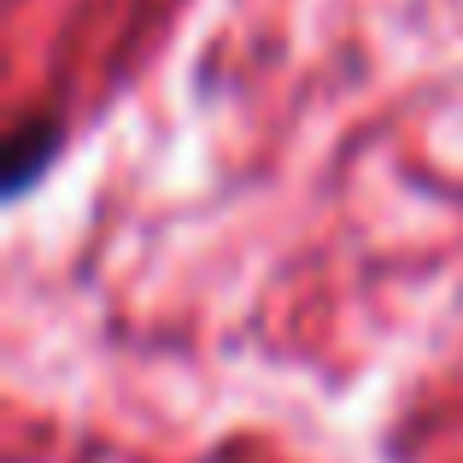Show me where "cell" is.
<instances>
[{
	"instance_id": "obj_1",
	"label": "cell",
	"mask_w": 463,
	"mask_h": 463,
	"mask_svg": "<svg viewBox=\"0 0 463 463\" xmlns=\"http://www.w3.org/2000/svg\"><path fill=\"white\" fill-rule=\"evenodd\" d=\"M65 153V124L53 112H24L18 129L6 136V153H0V176H6V200H24L35 182L53 170V158Z\"/></svg>"
}]
</instances>
